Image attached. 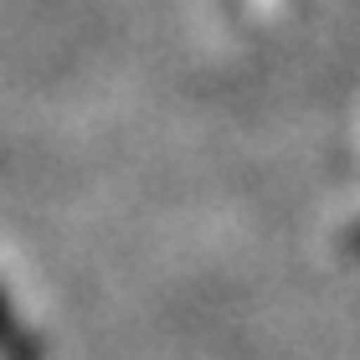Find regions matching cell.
<instances>
[{
    "label": "cell",
    "instance_id": "obj_1",
    "mask_svg": "<svg viewBox=\"0 0 360 360\" xmlns=\"http://www.w3.org/2000/svg\"><path fill=\"white\" fill-rule=\"evenodd\" d=\"M0 355H11V360H31L26 335H21V324H15V314H11V304H6V299H0Z\"/></svg>",
    "mask_w": 360,
    "mask_h": 360
}]
</instances>
